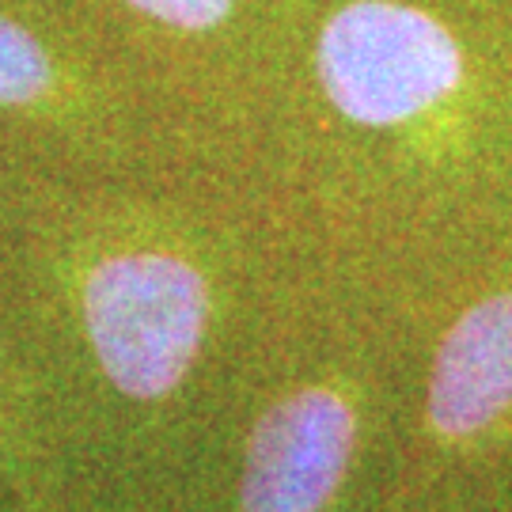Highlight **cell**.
<instances>
[{
  "label": "cell",
  "instance_id": "1",
  "mask_svg": "<svg viewBox=\"0 0 512 512\" xmlns=\"http://www.w3.org/2000/svg\"><path fill=\"white\" fill-rule=\"evenodd\" d=\"M277 258V217L209 160L0 183V304L31 387L122 418H179L251 372L285 304Z\"/></svg>",
  "mask_w": 512,
  "mask_h": 512
},
{
  "label": "cell",
  "instance_id": "2",
  "mask_svg": "<svg viewBox=\"0 0 512 512\" xmlns=\"http://www.w3.org/2000/svg\"><path fill=\"white\" fill-rule=\"evenodd\" d=\"M179 156L164 110L73 0H0V183Z\"/></svg>",
  "mask_w": 512,
  "mask_h": 512
},
{
  "label": "cell",
  "instance_id": "3",
  "mask_svg": "<svg viewBox=\"0 0 512 512\" xmlns=\"http://www.w3.org/2000/svg\"><path fill=\"white\" fill-rule=\"evenodd\" d=\"M171 122L179 145L239 171L293 0H73Z\"/></svg>",
  "mask_w": 512,
  "mask_h": 512
},
{
  "label": "cell",
  "instance_id": "4",
  "mask_svg": "<svg viewBox=\"0 0 512 512\" xmlns=\"http://www.w3.org/2000/svg\"><path fill=\"white\" fill-rule=\"evenodd\" d=\"M266 338L232 512H342L372 433V380L349 357H293Z\"/></svg>",
  "mask_w": 512,
  "mask_h": 512
},
{
  "label": "cell",
  "instance_id": "5",
  "mask_svg": "<svg viewBox=\"0 0 512 512\" xmlns=\"http://www.w3.org/2000/svg\"><path fill=\"white\" fill-rule=\"evenodd\" d=\"M512 459V285L467 300L440 327L410 467H490Z\"/></svg>",
  "mask_w": 512,
  "mask_h": 512
},
{
  "label": "cell",
  "instance_id": "6",
  "mask_svg": "<svg viewBox=\"0 0 512 512\" xmlns=\"http://www.w3.org/2000/svg\"><path fill=\"white\" fill-rule=\"evenodd\" d=\"M31 395H35V387H31L27 365L19 357V346L16 338H12V327H8V315H4V304H0V459L16 456L12 425H23Z\"/></svg>",
  "mask_w": 512,
  "mask_h": 512
}]
</instances>
